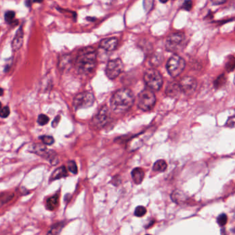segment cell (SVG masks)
Masks as SVG:
<instances>
[{
    "label": "cell",
    "mask_w": 235,
    "mask_h": 235,
    "mask_svg": "<svg viewBox=\"0 0 235 235\" xmlns=\"http://www.w3.org/2000/svg\"><path fill=\"white\" fill-rule=\"evenodd\" d=\"M110 119V113L109 108L107 106H104L99 110L97 114L93 118L92 124L95 128H102L106 126Z\"/></svg>",
    "instance_id": "obj_9"
},
{
    "label": "cell",
    "mask_w": 235,
    "mask_h": 235,
    "mask_svg": "<svg viewBox=\"0 0 235 235\" xmlns=\"http://www.w3.org/2000/svg\"><path fill=\"white\" fill-rule=\"evenodd\" d=\"M185 35L182 33H172L168 37L166 40V48L168 51L174 52L177 50V47L184 41Z\"/></svg>",
    "instance_id": "obj_11"
},
{
    "label": "cell",
    "mask_w": 235,
    "mask_h": 235,
    "mask_svg": "<svg viewBox=\"0 0 235 235\" xmlns=\"http://www.w3.org/2000/svg\"><path fill=\"white\" fill-rule=\"evenodd\" d=\"M67 176H68L67 168L64 166H61L60 168H57L56 170L52 173V175L50 177V181H52L57 180V179L64 178V177H67Z\"/></svg>",
    "instance_id": "obj_18"
},
{
    "label": "cell",
    "mask_w": 235,
    "mask_h": 235,
    "mask_svg": "<svg viewBox=\"0 0 235 235\" xmlns=\"http://www.w3.org/2000/svg\"><path fill=\"white\" fill-rule=\"evenodd\" d=\"M3 95V90L0 87V96H2Z\"/></svg>",
    "instance_id": "obj_40"
},
{
    "label": "cell",
    "mask_w": 235,
    "mask_h": 235,
    "mask_svg": "<svg viewBox=\"0 0 235 235\" xmlns=\"http://www.w3.org/2000/svg\"><path fill=\"white\" fill-rule=\"evenodd\" d=\"M32 1H31V0H26L25 1L26 6L27 7H30L31 6V3H32Z\"/></svg>",
    "instance_id": "obj_37"
},
{
    "label": "cell",
    "mask_w": 235,
    "mask_h": 235,
    "mask_svg": "<svg viewBox=\"0 0 235 235\" xmlns=\"http://www.w3.org/2000/svg\"><path fill=\"white\" fill-rule=\"evenodd\" d=\"M1 106H2V105H1V103L0 102V109L1 108Z\"/></svg>",
    "instance_id": "obj_42"
},
{
    "label": "cell",
    "mask_w": 235,
    "mask_h": 235,
    "mask_svg": "<svg viewBox=\"0 0 235 235\" xmlns=\"http://www.w3.org/2000/svg\"><path fill=\"white\" fill-rule=\"evenodd\" d=\"M134 102L135 97L133 92L127 88H122L113 94L110 100V107L114 112L121 114L129 110Z\"/></svg>",
    "instance_id": "obj_2"
},
{
    "label": "cell",
    "mask_w": 235,
    "mask_h": 235,
    "mask_svg": "<svg viewBox=\"0 0 235 235\" xmlns=\"http://www.w3.org/2000/svg\"><path fill=\"white\" fill-rule=\"evenodd\" d=\"M72 56L69 54H66V55H62L59 60V68L61 70H66L70 68L72 65Z\"/></svg>",
    "instance_id": "obj_15"
},
{
    "label": "cell",
    "mask_w": 235,
    "mask_h": 235,
    "mask_svg": "<svg viewBox=\"0 0 235 235\" xmlns=\"http://www.w3.org/2000/svg\"><path fill=\"white\" fill-rule=\"evenodd\" d=\"M86 20L88 21H92V22H93V21L95 20V18H91V17H87Z\"/></svg>",
    "instance_id": "obj_38"
},
{
    "label": "cell",
    "mask_w": 235,
    "mask_h": 235,
    "mask_svg": "<svg viewBox=\"0 0 235 235\" xmlns=\"http://www.w3.org/2000/svg\"><path fill=\"white\" fill-rule=\"evenodd\" d=\"M168 165H167L166 161L165 160L159 159L156 161L154 163L153 166V170L156 172H163L166 170Z\"/></svg>",
    "instance_id": "obj_20"
},
{
    "label": "cell",
    "mask_w": 235,
    "mask_h": 235,
    "mask_svg": "<svg viewBox=\"0 0 235 235\" xmlns=\"http://www.w3.org/2000/svg\"><path fill=\"white\" fill-rule=\"evenodd\" d=\"M132 178L136 184H140L145 177L144 170L141 168H135L131 172Z\"/></svg>",
    "instance_id": "obj_17"
},
{
    "label": "cell",
    "mask_w": 235,
    "mask_h": 235,
    "mask_svg": "<svg viewBox=\"0 0 235 235\" xmlns=\"http://www.w3.org/2000/svg\"><path fill=\"white\" fill-rule=\"evenodd\" d=\"M144 82L150 89L152 90H159L162 87L163 80L161 74L154 68L148 69L144 73Z\"/></svg>",
    "instance_id": "obj_3"
},
{
    "label": "cell",
    "mask_w": 235,
    "mask_h": 235,
    "mask_svg": "<svg viewBox=\"0 0 235 235\" xmlns=\"http://www.w3.org/2000/svg\"><path fill=\"white\" fill-rule=\"evenodd\" d=\"M50 119L48 116L46 115V114H41L38 116V119H37V123L38 124L40 125V126H44V125H46L47 123L49 122Z\"/></svg>",
    "instance_id": "obj_28"
},
{
    "label": "cell",
    "mask_w": 235,
    "mask_h": 235,
    "mask_svg": "<svg viewBox=\"0 0 235 235\" xmlns=\"http://www.w3.org/2000/svg\"><path fill=\"white\" fill-rule=\"evenodd\" d=\"M15 17V13L13 10H8L4 14V20L8 24H12L16 21H14Z\"/></svg>",
    "instance_id": "obj_22"
},
{
    "label": "cell",
    "mask_w": 235,
    "mask_h": 235,
    "mask_svg": "<svg viewBox=\"0 0 235 235\" xmlns=\"http://www.w3.org/2000/svg\"><path fill=\"white\" fill-rule=\"evenodd\" d=\"M146 212H147V210H146L145 207L142 206V205H139L135 208V215L138 217H142L146 215Z\"/></svg>",
    "instance_id": "obj_29"
},
{
    "label": "cell",
    "mask_w": 235,
    "mask_h": 235,
    "mask_svg": "<svg viewBox=\"0 0 235 235\" xmlns=\"http://www.w3.org/2000/svg\"><path fill=\"white\" fill-rule=\"evenodd\" d=\"M118 39L115 37L104 39L100 41V47L106 51H113L117 48Z\"/></svg>",
    "instance_id": "obj_13"
},
{
    "label": "cell",
    "mask_w": 235,
    "mask_h": 235,
    "mask_svg": "<svg viewBox=\"0 0 235 235\" xmlns=\"http://www.w3.org/2000/svg\"><path fill=\"white\" fill-rule=\"evenodd\" d=\"M171 199L175 203L177 204L185 203L188 200V196L181 190H174L171 194Z\"/></svg>",
    "instance_id": "obj_16"
},
{
    "label": "cell",
    "mask_w": 235,
    "mask_h": 235,
    "mask_svg": "<svg viewBox=\"0 0 235 235\" xmlns=\"http://www.w3.org/2000/svg\"><path fill=\"white\" fill-rule=\"evenodd\" d=\"M192 8V0H185L184 3H183L181 8L184 9L187 11H190Z\"/></svg>",
    "instance_id": "obj_33"
},
{
    "label": "cell",
    "mask_w": 235,
    "mask_h": 235,
    "mask_svg": "<svg viewBox=\"0 0 235 235\" xmlns=\"http://www.w3.org/2000/svg\"><path fill=\"white\" fill-rule=\"evenodd\" d=\"M59 205V196L55 194L47 199L46 203V208L50 211H53L57 208Z\"/></svg>",
    "instance_id": "obj_19"
},
{
    "label": "cell",
    "mask_w": 235,
    "mask_h": 235,
    "mask_svg": "<svg viewBox=\"0 0 235 235\" xmlns=\"http://www.w3.org/2000/svg\"><path fill=\"white\" fill-rule=\"evenodd\" d=\"M227 0H211L212 3L214 5H221L223 3H226Z\"/></svg>",
    "instance_id": "obj_36"
},
{
    "label": "cell",
    "mask_w": 235,
    "mask_h": 235,
    "mask_svg": "<svg viewBox=\"0 0 235 235\" xmlns=\"http://www.w3.org/2000/svg\"><path fill=\"white\" fill-rule=\"evenodd\" d=\"M43 0H33V2L34 3H41L43 2Z\"/></svg>",
    "instance_id": "obj_39"
},
{
    "label": "cell",
    "mask_w": 235,
    "mask_h": 235,
    "mask_svg": "<svg viewBox=\"0 0 235 235\" xmlns=\"http://www.w3.org/2000/svg\"><path fill=\"white\" fill-rule=\"evenodd\" d=\"M10 109L8 106H5L0 109V116L1 118H6L9 116L10 114Z\"/></svg>",
    "instance_id": "obj_32"
},
{
    "label": "cell",
    "mask_w": 235,
    "mask_h": 235,
    "mask_svg": "<svg viewBox=\"0 0 235 235\" xmlns=\"http://www.w3.org/2000/svg\"><path fill=\"white\" fill-rule=\"evenodd\" d=\"M181 93V89L179 83L176 82V81H171V82H169L167 85L166 88V94L167 96L172 97V98H175V97H178Z\"/></svg>",
    "instance_id": "obj_12"
},
{
    "label": "cell",
    "mask_w": 235,
    "mask_h": 235,
    "mask_svg": "<svg viewBox=\"0 0 235 235\" xmlns=\"http://www.w3.org/2000/svg\"><path fill=\"white\" fill-rule=\"evenodd\" d=\"M65 226V223L64 222H60V223H57L55 225H53L51 227V228L49 230V232H48V234H57L60 233L62 230L63 229V228Z\"/></svg>",
    "instance_id": "obj_21"
},
{
    "label": "cell",
    "mask_w": 235,
    "mask_h": 235,
    "mask_svg": "<svg viewBox=\"0 0 235 235\" xmlns=\"http://www.w3.org/2000/svg\"><path fill=\"white\" fill-rule=\"evenodd\" d=\"M234 125V116H232V117L229 118L228 120L227 121V123H226V126L230 127V128H233Z\"/></svg>",
    "instance_id": "obj_35"
},
{
    "label": "cell",
    "mask_w": 235,
    "mask_h": 235,
    "mask_svg": "<svg viewBox=\"0 0 235 235\" xmlns=\"http://www.w3.org/2000/svg\"><path fill=\"white\" fill-rule=\"evenodd\" d=\"M156 104V97L151 89L143 90L138 95L137 105L144 111L151 110Z\"/></svg>",
    "instance_id": "obj_4"
},
{
    "label": "cell",
    "mask_w": 235,
    "mask_h": 235,
    "mask_svg": "<svg viewBox=\"0 0 235 235\" xmlns=\"http://www.w3.org/2000/svg\"><path fill=\"white\" fill-rule=\"evenodd\" d=\"M60 119H61L60 115H57V116H55V119H53V122H52V126H53V128H56V127L57 126V125H58L59 123H60Z\"/></svg>",
    "instance_id": "obj_34"
},
{
    "label": "cell",
    "mask_w": 235,
    "mask_h": 235,
    "mask_svg": "<svg viewBox=\"0 0 235 235\" xmlns=\"http://www.w3.org/2000/svg\"><path fill=\"white\" fill-rule=\"evenodd\" d=\"M228 222V217L226 214H221L217 217V223L220 226H224Z\"/></svg>",
    "instance_id": "obj_31"
},
{
    "label": "cell",
    "mask_w": 235,
    "mask_h": 235,
    "mask_svg": "<svg viewBox=\"0 0 235 235\" xmlns=\"http://www.w3.org/2000/svg\"><path fill=\"white\" fill-rule=\"evenodd\" d=\"M95 98L92 92L85 91L80 93L74 97L72 102V106L74 110L88 108L91 107L95 103Z\"/></svg>",
    "instance_id": "obj_6"
},
{
    "label": "cell",
    "mask_w": 235,
    "mask_h": 235,
    "mask_svg": "<svg viewBox=\"0 0 235 235\" xmlns=\"http://www.w3.org/2000/svg\"><path fill=\"white\" fill-rule=\"evenodd\" d=\"M163 58L162 56L159 54H156V55H153L150 60V64L152 66H159L162 62Z\"/></svg>",
    "instance_id": "obj_27"
},
{
    "label": "cell",
    "mask_w": 235,
    "mask_h": 235,
    "mask_svg": "<svg viewBox=\"0 0 235 235\" xmlns=\"http://www.w3.org/2000/svg\"><path fill=\"white\" fill-rule=\"evenodd\" d=\"M159 1H160V2H161V3H166L168 0H159Z\"/></svg>",
    "instance_id": "obj_41"
},
{
    "label": "cell",
    "mask_w": 235,
    "mask_h": 235,
    "mask_svg": "<svg viewBox=\"0 0 235 235\" xmlns=\"http://www.w3.org/2000/svg\"><path fill=\"white\" fill-rule=\"evenodd\" d=\"M154 4V0H144V8L146 13H149L152 10Z\"/></svg>",
    "instance_id": "obj_26"
},
{
    "label": "cell",
    "mask_w": 235,
    "mask_h": 235,
    "mask_svg": "<svg viewBox=\"0 0 235 235\" xmlns=\"http://www.w3.org/2000/svg\"><path fill=\"white\" fill-rule=\"evenodd\" d=\"M186 67V62L178 55H173L166 64L168 74L172 77H177L181 73Z\"/></svg>",
    "instance_id": "obj_5"
},
{
    "label": "cell",
    "mask_w": 235,
    "mask_h": 235,
    "mask_svg": "<svg viewBox=\"0 0 235 235\" xmlns=\"http://www.w3.org/2000/svg\"><path fill=\"white\" fill-rule=\"evenodd\" d=\"M40 140L42 142V143L45 145L50 146L53 145L55 143V139L53 137L49 135H42L39 137Z\"/></svg>",
    "instance_id": "obj_25"
},
{
    "label": "cell",
    "mask_w": 235,
    "mask_h": 235,
    "mask_svg": "<svg viewBox=\"0 0 235 235\" xmlns=\"http://www.w3.org/2000/svg\"><path fill=\"white\" fill-rule=\"evenodd\" d=\"M235 67V60L234 56H230L226 64V68L228 72H232Z\"/></svg>",
    "instance_id": "obj_24"
},
{
    "label": "cell",
    "mask_w": 235,
    "mask_h": 235,
    "mask_svg": "<svg viewBox=\"0 0 235 235\" xmlns=\"http://www.w3.org/2000/svg\"><path fill=\"white\" fill-rule=\"evenodd\" d=\"M179 83L182 93L188 95H191L194 93L197 87V81L195 78L190 76H186L183 77Z\"/></svg>",
    "instance_id": "obj_10"
},
{
    "label": "cell",
    "mask_w": 235,
    "mask_h": 235,
    "mask_svg": "<svg viewBox=\"0 0 235 235\" xmlns=\"http://www.w3.org/2000/svg\"><path fill=\"white\" fill-rule=\"evenodd\" d=\"M124 65L119 58L110 60L106 67V74L110 79H114L123 72Z\"/></svg>",
    "instance_id": "obj_7"
},
{
    "label": "cell",
    "mask_w": 235,
    "mask_h": 235,
    "mask_svg": "<svg viewBox=\"0 0 235 235\" xmlns=\"http://www.w3.org/2000/svg\"><path fill=\"white\" fill-rule=\"evenodd\" d=\"M30 152L37 154L38 156H41L43 159L48 160V161H50V162L53 163V161H55V162L57 163L56 159L57 158L56 157V152L55 151L52 150L48 149L45 146V144L44 145L41 144H34V145L31 146Z\"/></svg>",
    "instance_id": "obj_8"
},
{
    "label": "cell",
    "mask_w": 235,
    "mask_h": 235,
    "mask_svg": "<svg viewBox=\"0 0 235 235\" xmlns=\"http://www.w3.org/2000/svg\"><path fill=\"white\" fill-rule=\"evenodd\" d=\"M68 169L70 172L74 175H76L78 172V168L76 163L74 161H70L68 162Z\"/></svg>",
    "instance_id": "obj_30"
},
{
    "label": "cell",
    "mask_w": 235,
    "mask_h": 235,
    "mask_svg": "<svg viewBox=\"0 0 235 235\" xmlns=\"http://www.w3.org/2000/svg\"><path fill=\"white\" fill-rule=\"evenodd\" d=\"M97 62L96 50L93 47L88 46L79 50L74 65L79 74H88L93 72L95 69Z\"/></svg>",
    "instance_id": "obj_1"
},
{
    "label": "cell",
    "mask_w": 235,
    "mask_h": 235,
    "mask_svg": "<svg viewBox=\"0 0 235 235\" xmlns=\"http://www.w3.org/2000/svg\"><path fill=\"white\" fill-rule=\"evenodd\" d=\"M226 82V77L224 74H221L217 77V79L215 81L214 83V86H215V88H220L225 84Z\"/></svg>",
    "instance_id": "obj_23"
},
{
    "label": "cell",
    "mask_w": 235,
    "mask_h": 235,
    "mask_svg": "<svg viewBox=\"0 0 235 235\" xmlns=\"http://www.w3.org/2000/svg\"><path fill=\"white\" fill-rule=\"evenodd\" d=\"M24 43V31L22 26H20L17 30L11 43L12 48L14 51H17L22 47Z\"/></svg>",
    "instance_id": "obj_14"
}]
</instances>
